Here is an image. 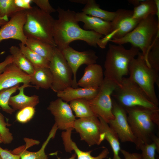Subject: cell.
<instances>
[{"label":"cell","mask_w":159,"mask_h":159,"mask_svg":"<svg viewBox=\"0 0 159 159\" xmlns=\"http://www.w3.org/2000/svg\"><path fill=\"white\" fill-rule=\"evenodd\" d=\"M13 62V59L11 55L8 56L4 61L0 63V72L2 71L8 64Z\"/></svg>","instance_id":"41"},{"label":"cell","mask_w":159,"mask_h":159,"mask_svg":"<svg viewBox=\"0 0 159 159\" xmlns=\"http://www.w3.org/2000/svg\"><path fill=\"white\" fill-rule=\"evenodd\" d=\"M120 151L124 156L125 159H141L140 154L136 153H130L123 149H121Z\"/></svg>","instance_id":"39"},{"label":"cell","mask_w":159,"mask_h":159,"mask_svg":"<svg viewBox=\"0 0 159 159\" xmlns=\"http://www.w3.org/2000/svg\"><path fill=\"white\" fill-rule=\"evenodd\" d=\"M32 86L30 85L23 84L18 88L19 93L10 97L9 104L14 110H20L28 107H34L39 104V99L38 95L28 96L24 93L25 88Z\"/></svg>","instance_id":"20"},{"label":"cell","mask_w":159,"mask_h":159,"mask_svg":"<svg viewBox=\"0 0 159 159\" xmlns=\"http://www.w3.org/2000/svg\"><path fill=\"white\" fill-rule=\"evenodd\" d=\"M47 109L54 116L58 129L66 130L73 127L76 119L67 102L58 98L51 101Z\"/></svg>","instance_id":"15"},{"label":"cell","mask_w":159,"mask_h":159,"mask_svg":"<svg viewBox=\"0 0 159 159\" xmlns=\"http://www.w3.org/2000/svg\"><path fill=\"white\" fill-rule=\"evenodd\" d=\"M100 122L101 132L104 133L105 139L110 144L113 153L112 159H123L119 155L121 149L119 138L116 133L108 124L102 118L98 117Z\"/></svg>","instance_id":"25"},{"label":"cell","mask_w":159,"mask_h":159,"mask_svg":"<svg viewBox=\"0 0 159 159\" xmlns=\"http://www.w3.org/2000/svg\"><path fill=\"white\" fill-rule=\"evenodd\" d=\"M8 21L2 17L0 15V26L1 27L5 25Z\"/></svg>","instance_id":"45"},{"label":"cell","mask_w":159,"mask_h":159,"mask_svg":"<svg viewBox=\"0 0 159 159\" xmlns=\"http://www.w3.org/2000/svg\"><path fill=\"white\" fill-rule=\"evenodd\" d=\"M70 2L74 3H79L83 4H86L87 2V0H71Z\"/></svg>","instance_id":"44"},{"label":"cell","mask_w":159,"mask_h":159,"mask_svg":"<svg viewBox=\"0 0 159 159\" xmlns=\"http://www.w3.org/2000/svg\"><path fill=\"white\" fill-rule=\"evenodd\" d=\"M26 21L23 30L26 37L37 39L56 47L53 36L54 19L37 6L26 10Z\"/></svg>","instance_id":"5"},{"label":"cell","mask_w":159,"mask_h":159,"mask_svg":"<svg viewBox=\"0 0 159 159\" xmlns=\"http://www.w3.org/2000/svg\"><path fill=\"white\" fill-rule=\"evenodd\" d=\"M143 1V0H128V1L129 3L132 4L135 7L138 6Z\"/></svg>","instance_id":"43"},{"label":"cell","mask_w":159,"mask_h":159,"mask_svg":"<svg viewBox=\"0 0 159 159\" xmlns=\"http://www.w3.org/2000/svg\"><path fill=\"white\" fill-rule=\"evenodd\" d=\"M82 10V12L87 15L109 22L112 21L115 14V11H110L101 9L95 0H87Z\"/></svg>","instance_id":"27"},{"label":"cell","mask_w":159,"mask_h":159,"mask_svg":"<svg viewBox=\"0 0 159 159\" xmlns=\"http://www.w3.org/2000/svg\"><path fill=\"white\" fill-rule=\"evenodd\" d=\"M19 46L22 52L31 63L34 68H49V61L31 50L24 44L20 43Z\"/></svg>","instance_id":"29"},{"label":"cell","mask_w":159,"mask_h":159,"mask_svg":"<svg viewBox=\"0 0 159 159\" xmlns=\"http://www.w3.org/2000/svg\"><path fill=\"white\" fill-rule=\"evenodd\" d=\"M0 159H1V158L0 156Z\"/></svg>","instance_id":"48"},{"label":"cell","mask_w":159,"mask_h":159,"mask_svg":"<svg viewBox=\"0 0 159 159\" xmlns=\"http://www.w3.org/2000/svg\"><path fill=\"white\" fill-rule=\"evenodd\" d=\"M19 87V85H18L0 91V107L6 113L12 114L15 111L9 105V101L12 95L18 90Z\"/></svg>","instance_id":"33"},{"label":"cell","mask_w":159,"mask_h":159,"mask_svg":"<svg viewBox=\"0 0 159 159\" xmlns=\"http://www.w3.org/2000/svg\"><path fill=\"white\" fill-rule=\"evenodd\" d=\"M25 45L31 50L50 61L55 47L38 39L32 38H27Z\"/></svg>","instance_id":"28"},{"label":"cell","mask_w":159,"mask_h":159,"mask_svg":"<svg viewBox=\"0 0 159 159\" xmlns=\"http://www.w3.org/2000/svg\"><path fill=\"white\" fill-rule=\"evenodd\" d=\"M35 112L34 107H26L19 110L16 114V119L19 122L26 123L29 122L33 117Z\"/></svg>","instance_id":"34"},{"label":"cell","mask_w":159,"mask_h":159,"mask_svg":"<svg viewBox=\"0 0 159 159\" xmlns=\"http://www.w3.org/2000/svg\"><path fill=\"white\" fill-rule=\"evenodd\" d=\"M76 17L79 22L84 23L83 29L94 31L102 35H107L111 32L110 22L87 15L83 12L76 13Z\"/></svg>","instance_id":"18"},{"label":"cell","mask_w":159,"mask_h":159,"mask_svg":"<svg viewBox=\"0 0 159 159\" xmlns=\"http://www.w3.org/2000/svg\"><path fill=\"white\" fill-rule=\"evenodd\" d=\"M76 155L75 153H74L72 155L71 157L67 159H75L76 157ZM57 159H61L59 158L58 157Z\"/></svg>","instance_id":"46"},{"label":"cell","mask_w":159,"mask_h":159,"mask_svg":"<svg viewBox=\"0 0 159 159\" xmlns=\"http://www.w3.org/2000/svg\"><path fill=\"white\" fill-rule=\"evenodd\" d=\"M140 51L133 46L127 49L122 45L109 44L104 63V78L119 85L125 76L129 74V64Z\"/></svg>","instance_id":"2"},{"label":"cell","mask_w":159,"mask_h":159,"mask_svg":"<svg viewBox=\"0 0 159 159\" xmlns=\"http://www.w3.org/2000/svg\"><path fill=\"white\" fill-rule=\"evenodd\" d=\"M73 129V127H71L62 133L61 137L66 151L71 153L74 150L77 159H103L107 156L109 152L108 149L106 148H105L96 157H93L91 155L92 150L84 151L80 149L71 138L72 131Z\"/></svg>","instance_id":"19"},{"label":"cell","mask_w":159,"mask_h":159,"mask_svg":"<svg viewBox=\"0 0 159 159\" xmlns=\"http://www.w3.org/2000/svg\"><path fill=\"white\" fill-rule=\"evenodd\" d=\"M69 106L76 117L82 118L95 116L85 98L72 100L70 102Z\"/></svg>","instance_id":"30"},{"label":"cell","mask_w":159,"mask_h":159,"mask_svg":"<svg viewBox=\"0 0 159 159\" xmlns=\"http://www.w3.org/2000/svg\"><path fill=\"white\" fill-rule=\"evenodd\" d=\"M3 143V140L0 134V144Z\"/></svg>","instance_id":"47"},{"label":"cell","mask_w":159,"mask_h":159,"mask_svg":"<svg viewBox=\"0 0 159 159\" xmlns=\"http://www.w3.org/2000/svg\"><path fill=\"white\" fill-rule=\"evenodd\" d=\"M26 10L20 11L0 28V42L3 40L12 39L18 40L25 44L27 38L23 30L26 21Z\"/></svg>","instance_id":"14"},{"label":"cell","mask_w":159,"mask_h":159,"mask_svg":"<svg viewBox=\"0 0 159 159\" xmlns=\"http://www.w3.org/2000/svg\"><path fill=\"white\" fill-rule=\"evenodd\" d=\"M138 149L141 150V159H155V154L157 151V147L153 142L141 145Z\"/></svg>","instance_id":"35"},{"label":"cell","mask_w":159,"mask_h":159,"mask_svg":"<svg viewBox=\"0 0 159 159\" xmlns=\"http://www.w3.org/2000/svg\"><path fill=\"white\" fill-rule=\"evenodd\" d=\"M151 140L156 145L157 148V152H159V138L155 135L153 133L152 134L151 136Z\"/></svg>","instance_id":"42"},{"label":"cell","mask_w":159,"mask_h":159,"mask_svg":"<svg viewBox=\"0 0 159 159\" xmlns=\"http://www.w3.org/2000/svg\"><path fill=\"white\" fill-rule=\"evenodd\" d=\"M149 67L159 71V33L155 37L147 56Z\"/></svg>","instance_id":"31"},{"label":"cell","mask_w":159,"mask_h":159,"mask_svg":"<svg viewBox=\"0 0 159 159\" xmlns=\"http://www.w3.org/2000/svg\"><path fill=\"white\" fill-rule=\"evenodd\" d=\"M61 51L72 72L73 78L71 87L77 88L78 85L76 74L79 67L83 64L87 66L96 64L98 57L95 52L92 50L80 52L74 49L69 46Z\"/></svg>","instance_id":"12"},{"label":"cell","mask_w":159,"mask_h":159,"mask_svg":"<svg viewBox=\"0 0 159 159\" xmlns=\"http://www.w3.org/2000/svg\"><path fill=\"white\" fill-rule=\"evenodd\" d=\"M112 99V112L114 119L108 123L117 134L122 142H130L134 143L136 149L139 143L133 135L128 123L125 108L115 100Z\"/></svg>","instance_id":"11"},{"label":"cell","mask_w":159,"mask_h":159,"mask_svg":"<svg viewBox=\"0 0 159 159\" xmlns=\"http://www.w3.org/2000/svg\"><path fill=\"white\" fill-rule=\"evenodd\" d=\"M73 127L79 134L81 140L89 146L99 145L105 139V134L101 131L100 121L95 116L76 119Z\"/></svg>","instance_id":"10"},{"label":"cell","mask_w":159,"mask_h":159,"mask_svg":"<svg viewBox=\"0 0 159 159\" xmlns=\"http://www.w3.org/2000/svg\"><path fill=\"white\" fill-rule=\"evenodd\" d=\"M8 125L3 115L0 112V134L4 144L10 143L13 139L12 135L7 127Z\"/></svg>","instance_id":"36"},{"label":"cell","mask_w":159,"mask_h":159,"mask_svg":"<svg viewBox=\"0 0 159 159\" xmlns=\"http://www.w3.org/2000/svg\"><path fill=\"white\" fill-rule=\"evenodd\" d=\"M30 76L16 66L13 62L0 72V91L20 83L30 85Z\"/></svg>","instance_id":"16"},{"label":"cell","mask_w":159,"mask_h":159,"mask_svg":"<svg viewBox=\"0 0 159 159\" xmlns=\"http://www.w3.org/2000/svg\"><path fill=\"white\" fill-rule=\"evenodd\" d=\"M58 129L57 125L54 123L40 149L37 152L27 150V148L29 147L25 146L19 147L11 151L14 154L20 155V159H48L47 155L45 154V149L50 140L54 138Z\"/></svg>","instance_id":"22"},{"label":"cell","mask_w":159,"mask_h":159,"mask_svg":"<svg viewBox=\"0 0 159 159\" xmlns=\"http://www.w3.org/2000/svg\"><path fill=\"white\" fill-rule=\"evenodd\" d=\"M133 10L119 9L110 22L112 39L122 38L132 31L140 21L132 17Z\"/></svg>","instance_id":"13"},{"label":"cell","mask_w":159,"mask_h":159,"mask_svg":"<svg viewBox=\"0 0 159 159\" xmlns=\"http://www.w3.org/2000/svg\"><path fill=\"white\" fill-rule=\"evenodd\" d=\"M159 33V20L156 15H150L141 20L131 32L122 38L112 39L110 41L119 45L130 43L141 51L147 65V56L153 40Z\"/></svg>","instance_id":"3"},{"label":"cell","mask_w":159,"mask_h":159,"mask_svg":"<svg viewBox=\"0 0 159 159\" xmlns=\"http://www.w3.org/2000/svg\"><path fill=\"white\" fill-rule=\"evenodd\" d=\"M131 130L139 143L138 149L142 144L151 143L155 124L159 126V110L141 107L125 108Z\"/></svg>","instance_id":"4"},{"label":"cell","mask_w":159,"mask_h":159,"mask_svg":"<svg viewBox=\"0 0 159 159\" xmlns=\"http://www.w3.org/2000/svg\"><path fill=\"white\" fill-rule=\"evenodd\" d=\"M0 156L1 159H20V155L14 154L11 151L3 149L0 146Z\"/></svg>","instance_id":"38"},{"label":"cell","mask_w":159,"mask_h":159,"mask_svg":"<svg viewBox=\"0 0 159 159\" xmlns=\"http://www.w3.org/2000/svg\"><path fill=\"white\" fill-rule=\"evenodd\" d=\"M112 97L125 108L141 107L159 110L140 87L129 77H124L112 95Z\"/></svg>","instance_id":"7"},{"label":"cell","mask_w":159,"mask_h":159,"mask_svg":"<svg viewBox=\"0 0 159 159\" xmlns=\"http://www.w3.org/2000/svg\"><path fill=\"white\" fill-rule=\"evenodd\" d=\"M49 68L53 78L51 89L54 92L57 93L71 87L72 70L62 51L56 47L54 48Z\"/></svg>","instance_id":"9"},{"label":"cell","mask_w":159,"mask_h":159,"mask_svg":"<svg viewBox=\"0 0 159 159\" xmlns=\"http://www.w3.org/2000/svg\"><path fill=\"white\" fill-rule=\"evenodd\" d=\"M99 90L98 88H73L69 87L57 93V96L63 101L68 102L80 98L90 100L97 95Z\"/></svg>","instance_id":"21"},{"label":"cell","mask_w":159,"mask_h":159,"mask_svg":"<svg viewBox=\"0 0 159 159\" xmlns=\"http://www.w3.org/2000/svg\"><path fill=\"white\" fill-rule=\"evenodd\" d=\"M117 86L114 82L104 78L97 95L93 98L87 100L94 115L107 123L114 118L112 112V95Z\"/></svg>","instance_id":"8"},{"label":"cell","mask_w":159,"mask_h":159,"mask_svg":"<svg viewBox=\"0 0 159 159\" xmlns=\"http://www.w3.org/2000/svg\"><path fill=\"white\" fill-rule=\"evenodd\" d=\"M9 52L13 59V63L19 68L31 75L34 71V68L21 51L19 47L12 46L9 48Z\"/></svg>","instance_id":"26"},{"label":"cell","mask_w":159,"mask_h":159,"mask_svg":"<svg viewBox=\"0 0 159 159\" xmlns=\"http://www.w3.org/2000/svg\"><path fill=\"white\" fill-rule=\"evenodd\" d=\"M133 11V18L140 21L150 15H156L159 20V0H143Z\"/></svg>","instance_id":"23"},{"label":"cell","mask_w":159,"mask_h":159,"mask_svg":"<svg viewBox=\"0 0 159 159\" xmlns=\"http://www.w3.org/2000/svg\"><path fill=\"white\" fill-rule=\"evenodd\" d=\"M30 76V83L37 89L41 88L47 89L51 88L53 81L52 73L49 68H34Z\"/></svg>","instance_id":"24"},{"label":"cell","mask_w":159,"mask_h":159,"mask_svg":"<svg viewBox=\"0 0 159 159\" xmlns=\"http://www.w3.org/2000/svg\"><path fill=\"white\" fill-rule=\"evenodd\" d=\"M31 2L35 4L42 11L50 14L56 11L50 4L48 0H31Z\"/></svg>","instance_id":"37"},{"label":"cell","mask_w":159,"mask_h":159,"mask_svg":"<svg viewBox=\"0 0 159 159\" xmlns=\"http://www.w3.org/2000/svg\"><path fill=\"white\" fill-rule=\"evenodd\" d=\"M102 67L97 64L87 65L82 77L77 82L78 86L85 88H98L104 80Z\"/></svg>","instance_id":"17"},{"label":"cell","mask_w":159,"mask_h":159,"mask_svg":"<svg viewBox=\"0 0 159 159\" xmlns=\"http://www.w3.org/2000/svg\"><path fill=\"white\" fill-rule=\"evenodd\" d=\"M129 74V77L140 87L150 100L158 107L155 85L159 87V71L147 65L141 52L130 62Z\"/></svg>","instance_id":"6"},{"label":"cell","mask_w":159,"mask_h":159,"mask_svg":"<svg viewBox=\"0 0 159 159\" xmlns=\"http://www.w3.org/2000/svg\"><path fill=\"white\" fill-rule=\"evenodd\" d=\"M25 10L18 7L15 0H0V15L5 20L9 21L11 17L17 12Z\"/></svg>","instance_id":"32"},{"label":"cell","mask_w":159,"mask_h":159,"mask_svg":"<svg viewBox=\"0 0 159 159\" xmlns=\"http://www.w3.org/2000/svg\"><path fill=\"white\" fill-rule=\"evenodd\" d=\"M15 1L18 7L24 9H28L32 7L30 4L31 0H15Z\"/></svg>","instance_id":"40"},{"label":"cell","mask_w":159,"mask_h":159,"mask_svg":"<svg viewBox=\"0 0 159 159\" xmlns=\"http://www.w3.org/2000/svg\"><path fill=\"white\" fill-rule=\"evenodd\" d=\"M56 11L58 19H55L53 36L58 48L62 51L76 40L84 41L90 46L97 47V42L103 35L81 28L76 19V12L74 11L65 10L59 7Z\"/></svg>","instance_id":"1"}]
</instances>
